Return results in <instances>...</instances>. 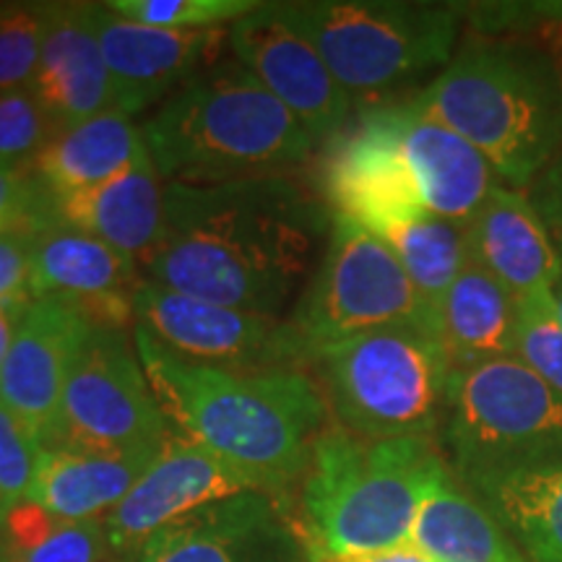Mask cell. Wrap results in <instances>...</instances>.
Returning <instances> with one entry per match:
<instances>
[{
  "label": "cell",
  "instance_id": "1",
  "mask_svg": "<svg viewBox=\"0 0 562 562\" xmlns=\"http://www.w3.org/2000/svg\"><path fill=\"white\" fill-rule=\"evenodd\" d=\"M326 220L318 195L290 175L165 182V222L138 261L140 279L279 318L311 269Z\"/></svg>",
  "mask_w": 562,
  "mask_h": 562
},
{
  "label": "cell",
  "instance_id": "2",
  "mask_svg": "<svg viewBox=\"0 0 562 562\" xmlns=\"http://www.w3.org/2000/svg\"><path fill=\"white\" fill-rule=\"evenodd\" d=\"M140 368L175 430L243 476L250 490L284 497L302 482L331 409L311 370L261 375L206 368L133 326Z\"/></svg>",
  "mask_w": 562,
  "mask_h": 562
},
{
  "label": "cell",
  "instance_id": "3",
  "mask_svg": "<svg viewBox=\"0 0 562 562\" xmlns=\"http://www.w3.org/2000/svg\"><path fill=\"white\" fill-rule=\"evenodd\" d=\"M140 133L159 178L186 186L286 175L318 146L232 55L161 102Z\"/></svg>",
  "mask_w": 562,
  "mask_h": 562
},
{
  "label": "cell",
  "instance_id": "4",
  "mask_svg": "<svg viewBox=\"0 0 562 562\" xmlns=\"http://www.w3.org/2000/svg\"><path fill=\"white\" fill-rule=\"evenodd\" d=\"M414 104L467 138L516 191H529L562 151V74L524 42L469 40Z\"/></svg>",
  "mask_w": 562,
  "mask_h": 562
},
{
  "label": "cell",
  "instance_id": "5",
  "mask_svg": "<svg viewBox=\"0 0 562 562\" xmlns=\"http://www.w3.org/2000/svg\"><path fill=\"white\" fill-rule=\"evenodd\" d=\"M448 469L432 438L364 440L328 427L300 482L305 554L349 558L406 544L422 503Z\"/></svg>",
  "mask_w": 562,
  "mask_h": 562
},
{
  "label": "cell",
  "instance_id": "6",
  "mask_svg": "<svg viewBox=\"0 0 562 562\" xmlns=\"http://www.w3.org/2000/svg\"><path fill=\"white\" fill-rule=\"evenodd\" d=\"M318 381L341 430L364 440L432 438L453 364L432 321H402L315 351Z\"/></svg>",
  "mask_w": 562,
  "mask_h": 562
},
{
  "label": "cell",
  "instance_id": "7",
  "mask_svg": "<svg viewBox=\"0 0 562 562\" xmlns=\"http://www.w3.org/2000/svg\"><path fill=\"white\" fill-rule=\"evenodd\" d=\"M351 100L385 94L446 68L463 19L456 3L297 0L281 3Z\"/></svg>",
  "mask_w": 562,
  "mask_h": 562
},
{
  "label": "cell",
  "instance_id": "8",
  "mask_svg": "<svg viewBox=\"0 0 562 562\" xmlns=\"http://www.w3.org/2000/svg\"><path fill=\"white\" fill-rule=\"evenodd\" d=\"M442 440L467 490L562 440V398L518 357L453 370Z\"/></svg>",
  "mask_w": 562,
  "mask_h": 562
},
{
  "label": "cell",
  "instance_id": "9",
  "mask_svg": "<svg viewBox=\"0 0 562 562\" xmlns=\"http://www.w3.org/2000/svg\"><path fill=\"white\" fill-rule=\"evenodd\" d=\"M402 321L435 323V315L383 237L331 214L323 261L286 321L305 349V360L349 336Z\"/></svg>",
  "mask_w": 562,
  "mask_h": 562
},
{
  "label": "cell",
  "instance_id": "10",
  "mask_svg": "<svg viewBox=\"0 0 562 562\" xmlns=\"http://www.w3.org/2000/svg\"><path fill=\"white\" fill-rule=\"evenodd\" d=\"M170 432L125 328H94L63 391L50 448L102 456L159 453Z\"/></svg>",
  "mask_w": 562,
  "mask_h": 562
},
{
  "label": "cell",
  "instance_id": "11",
  "mask_svg": "<svg viewBox=\"0 0 562 562\" xmlns=\"http://www.w3.org/2000/svg\"><path fill=\"white\" fill-rule=\"evenodd\" d=\"M154 339L186 360L206 368L261 375L279 370H307L305 349L290 323L277 315L240 311L188 297L140 279L136 321Z\"/></svg>",
  "mask_w": 562,
  "mask_h": 562
},
{
  "label": "cell",
  "instance_id": "12",
  "mask_svg": "<svg viewBox=\"0 0 562 562\" xmlns=\"http://www.w3.org/2000/svg\"><path fill=\"white\" fill-rule=\"evenodd\" d=\"M321 199L331 214L362 224L375 235L425 214L417 180L409 170L389 104L368 108L355 125L326 140L321 167Z\"/></svg>",
  "mask_w": 562,
  "mask_h": 562
},
{
  "label": "cell",
  "instance_id": "13",
  "mask_svg": "<svg viewBox=\"0 0 562 562\" xmlns=\"http://www.w3.org/2000/svg\"><path fill=\"white\" fill-rule=\"evenodd\" d=\"M229 55L302 123L315 144L347 128L351 97L281 3H261L229 26Z\"/></svg>",
  "mask_w": 562,
  "mask_h": 562
},
{
  "label": "cell",
  "instance_id": "14",
  "mask_svg": "<svg viewBox=\"0 0 562 562\" xmlns=\"http://www.w3.org/2000/svg\"><path fill=\"white\" fill-rule=\"evenodd\" d=\"M305 539L281 497L248 490L151 533L123 562H305Z\"/></svg>",
  "mask_w": 562,
  "mask_h": 562
},
{
  "label": "cell",
  "instance_id": "15",
  "mask_svg": "<svg viewBox=\"0 0 562 562\" xmlns=\"http://www.w3.org/2000/svg\"><path fill=\"white\" fill-rule=\"evenodd\" d=\"M94 328L79 311L53 300H34L21 315L0 368V404L24 422L42 448L55 438L63 391Z\"/></svg>",
  "mask_w": 562,
  "mask_h": 562
},
{
  "label": "cell",
  "instance_id": "16",
  "mask_svg": "<svg viewBox=\"0 0 562 562\" xmlns=\"http://www.w3.org/2000/svg\"><path fill=\"white\" fill-rule=\"evenodd\" d=\"M138 263L131 256L63 222L32 232V297L79 311L97 328L136 321Z\"/></svg>",
  "mask_w": 562,
  "mask_h": 562
},
{
  "label": "cell",
  "instance_id": "17",
  "mask_svg": "<svg viewBox=\"0 0 562 562\" xmlns=\"http://www.w3.org/2000/svg\"><path fill=\"white\" fill-rule=\"evenodd\" d=\"M97 32L110 74L112 110L128 117L170 100L193 76L220 63L227 47L224 30H159L115 16L102 3Z\"/></svg>",
  "mask_w": 562,
  "mask_h": 562
},
{
  "label": "cell",
  "instance_id": "18",
  "mask_svg": "<svg viewBox=\"0 0 562 562\" xmlns=\"http://www.w3.org/2000/svg\"><path fill=\"white\" fill-rule=\"evenodd\" d=\"M248 490V482L232 472L227 463L170 425L149 469L138 476L123 503L104 518L112 550L123 562L125 554L167 524Z\"/></svg>",
  "mask_w": 562,
  "mask_h": 562
},
{
  "label": "cell",
  "instance_id": "19",
  "mask_svg": "<svg viewBox=\"0 0 562 562\" xmlns=\"http://www.w3.org/2000/svg\"><path fill=\"white\" fill-rule=\"evenodd\" d=\"M389 115L425 209L469 227L501 186L490 161L467 138L417 108L414 100L389 104Z\"/></svg>",
  "mask_w": 562,
  "mask_h": 562
},
{
  "label": "cell",
  "instance_id": "20",
  "mask_svg": "<svg viewBox=\"0 0 562 562\" xmlns=\"http://www.w3.org/2000/svg\"><path fill=\"white\" fill-rule=\"evenodd\" d=\"M97 13L100 3L47 5L45 45L30 89L50 115L55 133L112 110Z\"/></svg>",
  "mask_w": 562,
  "mask_h": 562
},
{
  "label": "cell",
  "instance_id": "21",
  "mask_svg": "<svg viewBox=\"0 0 562 562\" xmlns=\"http://www.w3.org/2000/svg\"><path fill=\"white\" fill-rule=\"evenodd\" d=\"M469 258L513 300L550 292L558 273L552 232L524 191L497 186L467 227Z\"/></svg>",
  "mask_w": 562,
  "mask_h": 562
},
{
  "label": "cell",
  "instance_id": "22",
  "mask_svg": "<svg viewBox=\"0 0 562 562\" xmlns=\"http://www.w3.org/2000/svg\"><path fill=\"white\" fill-rule=\"evenodd\" d=\"M469 492L529 562H562V440Z\"/></svg>",
  "mask_w": 562,
  "mask_h": 562
},
{
  "label": "cell",
  "instance_id": "23",
  "mask_svg": "<svg viewBox=\"0 0 562 562\" xmlns=\"http://www.w3.org/2000/svg\"><path fill=\"white\" fill-rule=\"evenodd\" d=\"M53 220L100 237L138 263L159 240L165 180L154 170L151 157H144L100 188L53 201Z\"/></svg>",
  "mask_w": 562,
  "mask_h": 562
},
{
  "label": "cell",
  "instance_id": "24",
  "mask_svg": "<svg viewBox=\"0 0 562 562\" xmlns=\"http://www.w3.org/2000/svg\"><path fill=\"white\" fill-rule=\"evenodd\" d=\"M149 157L144 133L121 110H104L55 133L34 159L32 172L53 201L91 191Z\"/></svg>",
  "mask_w": 562,
  "mask_h": 562
},
{
  "label": "cell",
  "instance_id": "25",
  "mask_svg": "<svg viewBox=\"0 0 562 562\" xmlns=\"http://www.w3.org/2000/svg\"><path fill=\"white\" fill-rule=\"evenodd\" d=\"M157 453L102 456L42 448L30 501L68 521H104Z\"/></svg>",
  "mask_w": 562,
  "mask_h": 562
},
{
  "label": "cell",
  "instance_id": "26",
  "mask_svg": "<svg viewBox=\"0 0 562 562\" xmlns=\"http://www.w3.org/2000/svg\"><path fill=\"white\" fill-rule=\"evenodd\" d=\"M409 544L435 562H529L451 469L422 503Z\"/></svg>",
  "mask_w": 562,
  "mask_h": 562
},
{
  "label": "cell",
  "instance_id": "27",
  "mask_svg": "<svg viewBox=\"0 0 562 562\" xmlns=\"http://www.w3.org/2000/svg\"><path fill=\"white\" fill-rule=\"evenodd\" d=\"M435 328L453 370L516 357V300L472 261L440 300Z\"/></svg>",
  "mask_w": 562,
  "mask_h": 562
},
{
  "label": "cell",
  "instance_id": "28",
  "mask_svg": "<svg viewBox=\"0 0 562 562\" xmlns=\"http://www.w3.org/2000/svg\"><path fill=\"white\" fill-rule=\"evenodd\" d=\"M0 562H121L104 521H68L24 501L0 524Z\"/></svg>",
  "mask_w": 562,
  "mask_h": 562
},
{
  "label": "cell",
  "instance_id": "29",
  "mask_svg": "<svg viewBox=\"0 0 562 562\" xmlns=\"http://www.w3.org/2000/svg\"><path fill=\"white\" fill-rule=\"evenodd\" d=\"M378 237H383L396 252L414 290L432 315L453 281L472 261L467 227L435 216L430 211L419 214L417 220L393 224Z\"/></svg>",
  "mask_w": 562,
  "mask_h": 562
},
{
  "label": "cell",
  "instance_id": "30",
  "mask_svg": "<svg viewBox=\"0 0 562 562\" xmlns=\"http://www.w3.org/2000/svg\"><path fill=\"white\" fill-rule=\"evenodd\" d=\"M102 5L115 16L178 32L222 30L261 9L258 0H108Z\"/></svg>",
  "mask_w": 562,
  "mask_h": 562
},
{
  "label": "cell",
  "instance_id": "31",
  "mask_svg": "<svg viewBox=\"0 0 562 562\" xmlns=\"http://www.w3.org/2000/svg\"><path fill=\"white\" fill-rule=\"evenodd\" d=\"M50 3L0 5V91L30 89L37 74Z\"/></svg>",
  "mask_w": 562,
  "mask_h": 562
},
{
  "label": "cell",
  "instance_id": "32",
  "mask_svg": "<svg viewBox=\"0 0 562 562\" xmlns=\"http://www.w3.org/2000/svg\"><path fill=\"white\" fill-rule=\"evenodd\" d=\"M516 357L562 398V326L550 292L516 300Z\"/></svg>",
  "mask_w": 562,
  "mask_h": 562
},
{
  "label": "cell",
  "instance_id": "33",
  "mask_svg": "<svg viewBox=\"0 0 562 562\" xmlns=\"http://www.w3.org/2000/svg\"><path fill=\"white\" fill-rule=\"evenodd\" d=\"M55 125L32 89L0 91V165L32 167Z\"/></svg>",
  "mask_w": 562,
  "mask_h": 562
},
{
  "label": "cell",
  "instance_id": "34",
  "mask_svg": "<svg viewBox=\"0 0 562 562\" xmlns=\"http://www.w3.org/2000/svg\"><path fill=\"white\" fill-rule=\"evenodd\" d=\"M40 453V440L0 404V524L19 503L30 501Z\"/></svg>",
  "mask_w": 562,
  "mask_h": 562
},
{
  "label": "cell",
  "instance_id": "35",
  "mask_svg": "<svg viewBox=\"0 0 562 562\" xmlns=\"http://www.w3.org/2000/svg\"><path fill=\"white\" fill-rule=\"evenodd\" d=\"M53 220L50 195L42 191L32 167L0 165V235H32Z\"/></svg>",
  "mask_w": 562,
  "mask_h": 562
},
{
  "label": "cell",
  "instance_id": "36",
  "mask_svg": "<svg viewBox=\"0 0 562 562\" xmlns=\"http://www.w3.org/2000/svg\"><path fill=\"white\" fill-rule=\"evenodd\" d=\"M32 302V235H0V307H30Z\"/></svg>",
  "mask_w": 562,
  "mask_h": 562
},
{
  "label": "cell",
  "instance_id": "37",
  "mask_svg": "<svg viewBox=\"0 0 562 562\" xmlns=\"http://www.w3.org/2000/svg\"><path fill=\"white\" fill-rule=\"evenodd\" d=\"M480 21L484 34H495L497 30H516L524 21H547L562 19V3H492V5H474V11H463Z\"/></svg>",
  "mask_w": 562,
  "mask_h": 562
},
{
  "label": "cell",
  "instance_id": "38",
  "mask_svg": "<svg viewBox=\"0 0 562 562\" xmlns=\"http://www.w3.org/2000/svg\"><path fill=\"white\" fill-rule=\"evenodd\" d=\"M552 235H562V151L526 191Z\"/></svg>",
  "mask_w": 562,
  "mask_h": 562
},
{
  "label": "cell",
  "instance_id": "39",
  "mask_svg": "<svg viewBox=\"0 0 562 562\" xmlns=\"http://www.w3.org/2000/svg\"><path fill=\"white\" fill-rule=\"evenodd\" d=\"M311 562H435L422 554L414 544H402L391 547V550L381 552H368V554H349V558H313V554H305Z\"/></svg>",
  "mask_w": 562,
  "mask_h": 562
},
{
  "label": "cell",
  "instance_id": "40",
  "mask_svg": "<svg viewBox=\"0 0 562 562\" xmlns=\"http://www.w3.org/2000/svg\"><path fill=\"white\" fill-rule=\"evenodd\" d=\"M24 313L26 307H0V368H3L5 357H9L13 336H16V328Z\"/></svg>",
  "mask_w": 562,
  "mask_h": 562
},
{
  "label": "cell",
  "instance_id": "41",
  "mask_svg": "<svg viewBox=\"0 0 562 562\" xmlns=\"http://www.w3.org/2000/svg\"><path fill=\"white\" fill-rule=\"evenodd\" d=\"M552 240H554V248H558V273H554L550 297H552L554 315H558V321L562 326V235H552Z\"/></svg>",
  "mask_w": 562,
  "mask_h": 562
},
{
  "label": "cell",
  "instance_id": "42",
  "mask_svg": "<svg viewBox=\"0 0 562 562\" xmlns=\"http://www.w3.org/2000/svg\"><path fill=\"white\" fill-rule=\"evenodd\" d=\"M305 562H311V560H307V558H305Z\"/></svg>",
  "mask_w": 562,
  "mask_h": 562
}]
</instances>
